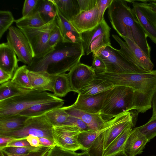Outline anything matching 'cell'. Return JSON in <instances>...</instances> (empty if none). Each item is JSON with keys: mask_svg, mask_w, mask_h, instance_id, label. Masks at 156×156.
<instances>
[{"mask_svg": "<svg viewBox=\"0 0 156 156\" xmlns=\"http://www.w3.org/2000/svg\"><path fill=\"white\" fill-rule=\"evenodd\" d=\"M95 78L107 80L115 86L130 87L134 93V110L144 113L152 108V101L156 91V70L140 73H96Z\"/></svg>", "mask_w": 156, "mask_h": 156, "instance_id": "6da1fadb", "label": "cell"}, {"mask_svg": "<svg viewBox=\"0 0 156 156\" xmlns=\"http://www.w3.org/2000/svg\"><path fill=\"white\" fill-rule=\"evenodd\" d=\"M127 2L126 0H112L108 8L109 20L119 36L134 42L151 58V48L147 36Z\"/></svg>", "mask_w": 156, "mask_h": 156, "instance_id": "7a4b0ae2", "label": "cell"}, {"mask_svg": "<svg viewBox=\"0 0 156 156\" xmlns=\"http://www.w3.org/2000/svg\"><path fill=\"white\" fill-rule=\"evenodd\" d=\"M85 55L82 43L62 41L44 56L34 58L31 64L27 66V69L33 71H45L56 76L70 71Z\"/></svg>", "mask_w": 156, "mask_h": 156, "instance_id": "3957f363", "label": "cell"}, {"mask_svg": "<svg viewBox=\"0 0 156 156\" xmlns=\"http://www.w3.org/2000/svg\"><path fill=\"white\" fill-rule=\"evenodd\" d=\"M134 93L131 88L115 86L110 90L104 101L100 112L106 121L122 113L134 110Z\"/></svg>", "mask_w": 156, "mask_h": 156, "instance_id": "277c9868", "label": "cell"}, {"mask_svg": "<svg viewBox=\"0 0 156 156\" xmlns=\"http://www.w3.org/2000/svg\"><path fill=\"white\" fill-rule=\"evenodd\" d=\"M59 98L46 91L33 90L22 95L0 101V118L18 114L35 105Z\"/></svg>", "mask_w": 156, "mask_h": 156, "instance_id": "5b68a950", "label": "cell"}, {"mask_svg": "<svg viewBox=\"0 0 156 156\" xmlns=\"http://www.w3.org/2000/svg\"><path fill=\"white\" fill-rule=\"evenodd\" d=\"M56 24L55 17L40 27L19 28L29 42L34 58L43 57L53 51L49 46L48 41L50 32Z\"/></svg>", "mask_w": 156, "mask_h": 156, "instance_id": "8992f818", "label": "cell"}, {"mask_svg": "<svg viewBox=\"0 0 156 156\" xmlns=\"http://www.w3.org/2000/svg\"><path fill=\"white\" fill-rule=\"evenodd\" d=\"M53 126L48 120L45 115L29 117L22 128L16 130L0 133V136L23 140L26 139L27 137L30 135L39 138H45L54 142Z\"/></svg>", "mask_w": 156, "mask_h": 156, "instance_id": "52a82bcc", "label": "cell"}, {"mask_svg": "<svg viewBox=\"0 0 156 156\" xmlns=\"http://www.w3.org/2000/svg\"><path fill=\"white\" fill-rule=\"evenodd\" d=\"M100 56L106 67L105 72L112 73H144L145 71L134 66L126 60L111 45L101 48L92 56Z\"/></svg>", "mask_w": 156, "mask_h": 156, "instance_id": "ba28073f", "label": "cell"}, {"mask_svg": "<svg viewBox=\"0 0 156 156\" xmlns=\"http://www.w3.org/2000/svg\"><path fill=\"white\" fill-rule=\"evenodd\" d=\"M112 1L97 0L94 8L88 11L80 12L70 22L81 34L93 29L105 20V12Z\"/></svg>", "mask_w": 156, "mask_h": 156, "instance_id": "9c48e42d", "label": "cell"}, {"mask_svg": "<svg viewBox=\"0 0 156 156\" xmlns=\"http://www.w3.org/2000/svg\"><path fill=\"white\" fill-rule=\"evenodd\" d=\"M111 28L105 20L93 29L82 33L85 54L94 53L101 48L111 45Z\"/></svg>", "mask_w": 156, "mask_h": 156, "instance_id": "30bf717a", "label": "cell"}, {"mask_svg": "<svg viewBox=\"0 0 156 156\" xmlns=\"http://www.w3.org/2000/svg\"><path fill=\"white\" fill-rule=\"evenodd\" d=\"M132 4V9L140 25L152 41L156 44V10L144 0H126Z\"/></svg>", "mask_w": 156, "mask_h": 156, "instance_id": "8fae6325", "label": "cell"}, {"mask_svg": "<svg viewBox=\"0 0 156 156\" xmlns=\"http://www.w3.org/2000/svg\"><path fill=\"white\" fill-rule=\"evenodd\" d=\"M7 42L17 56L19 61L30 65L34 58L29 42L23 32L18 27L11 26L6 37Z\"/></svg>", "mask_w": 156, "mask_h": 156, "instance_id": "7c38bea8", "label": "cell"}, {"mask_svg": "<svg viewBox=\"0 0 156 156\" xmlns=\"http://www.w3.org/2000/svg\"><path fill=\"white\" fill-rule=\"evenodd\" d=\"M73 126L66 125L53 126V136L56 146L73 152L83 150L77 141V135L81 132Z\"/></svg>", "mask_w": 156, "mask_h": 156, "instance_id": "4fadbf2b", "label": "cell"}, {"mask_svg": "<svg viewBox=\"0 0 156 156\" xmlns=\"http://www.w3.org/2000/svg\"><path fill=\"white\" fill-rule=\"evenodd\" d=\"M73 92H78L95 78L96 73L91 66L80 62L67 73Z\"/></svg>", "mask_w": 156, "mask_h": 156, "instance_id": "5bb4252c", "label": "cell"}, {"mask_svg": "<svg viewBox=\"0 0 156 156\" xmlns=\"http://www.w3.org/2000/svg\"><path fill=\"white\" fill-rule=\"evenodd\" d=\"M109 90L90 96L78 94L76 100L72 105L75 108L87 112L100 113L104 101Z\"/></svg>", "mask_w": 156, "mask_h": 156, "instance_id": "9a60e30c", "label": "cell"}, {"mask_svg": "<svg viewBox=\"0 0 156 156\" xmlns=\"http://www.w3.org/2000/svg\"><path fill=\"white\" fill-rule=\"evenodd\" d=\"M69 115L77 118L85 122L89 129L98 130L101 129L106 122L101 114L91 113L84 111L74 107L72 105L62 107Z\"/></svg>", "mask_w": 156, "mask_h": 156, "instance_id": "2e32d148", "label": "cell"}, {"mask_svg": "<svg viewBox=\"0 0 156 156\" xmlns=\"http://www.w3.org/2000/svg\"><path fill=\"white\" fill-rule=\"evenodd\" d=\"M56 22L62 36V42L71 43H82V34L78 32L70 21L61 14L56 8Z\"/></svg>", "mask_w": 156, "mask_h": 156, "instance_id": "e0dca14e", "label": "cell"}, {"mask_svg": "<svg viewBox=\"0 0 156 156\" xmlns=\"http://www.w3.org/2000/svg\"><path fill=\"white\" fill-rule=\"evenodd\" d=\"M27 73L33 90L53 92V87L56 76L51 75L45 71L35 72L28 70Z\"/></svg>", "mask_w": 156, "mask_h": 156, "instance_id": "ac0fdd59", "label": "cell"}, {"mask_svg": "<svg viewBox=\"0 0 156 156\" xmlns=\"http://www.w3.org/2000/svg\"><path fill=\"white\" fill-rule=\"evenodd\" d=\"M149 141L144 135L135 128L127 138L123 151L128 156H136L142 153Z\"/></svg>", "mask_w": 156, "mask_h": 156, "instance_id": "d6986e66", "label": "cell"}, {"mask_svg": "<svg viewBox=\"0 0 156 156\" xmlns=\"http://www.w3.org/2000/svg\"><path fill=\"white\" fill-rule=\"evenodd\" d=\"M19 60L14 51L7 42L0 44V68L13 75L19 67Z\"/></svg>", "mask_w": 156, "mask_h": 156, "instance_id": "ffe728a7", "label": "cell"}, {"mask_svg": "<svg viewBox=\"0 0 156 156\" xmlns=\"http://www.w3.org/2000/svg\"><path fill=\"white\" fill-rule=\"evenodd\" d=\"M64 104V100L59 98L56 99L34 105L18 115L29 117L40 116L62 107Z\"/></svg>", "mask_w": 156, "mask_h": 156, "instance_id": "44dd1931", "label": "cell"}, {"mask_svg": "<svg viewBox=\"0 0 156 156\" xmlns=\"http://www.w3.org/2000/svg\"><path fill=\"white\" fill-rule=\"evenodd\" d=\"M114 86L112 83L107 80L95 78L78 93L84 95H93L109 90Z\"/></svg>", "mask_w": 156, "mask_h": 156, "instance_id": "7402d4cb", "label": "cell"}, {"mask_svg": "<svg viewBox=\"0 0 156 156\" xmlns=\"http://www.w3.org/2000/svg\"><path fill=\"white\" fill-rule=\"evenodd\" d=\"M51 1L61 14L69 21L80 12L77 0Z\"/></svg>", "mask_w": 156, "mask_h": 156, "instance_id": "603a6c76", "label": "cell"}, {"mask_svg": "<svg viewBox=\"0 0 156 156\" xmlns=\"http://www.w3.org/2000/svg\"><path fill=\"white\" fill-rule=\"evenodd\" d=\"M122 38L127 43L142 69L147 72L153 70L154 65L151 58L147 56L134 42L127 38L124 37Z\"/></svg>", "mask_w": 156, "mask_h": 156, "instance_id": "cb8c5ba5", "label": "cell"}, {"mask_svg": "<svg viewBox=\"0 0 156 156\" xmlns=\"http://www.w3.org/2000/svg\"><path fill=\"white\" fill-rule=\"evenodd\" d=\"M29 118L16 115L0 118V133L16 130L22 128Z\"/></svg>", "mask_w": 156, "mask_h": 156, "instance_id": "d4e9b609", "label": "cell"}, {"mask_svg": "<svg viewBox=\"0 0 156 156\" xmlns=\"http://www.w3.org/2000/svg\"><path fill=\"white\" fill-rule=\"evenodd\" d=\"M135 126L133 123L129 125L104 151L103 156H109L123 150L127 138Z\"/></svg>", "mask_w": 156, "mask_h": 156, "instance_id": "484cf974", "label": "cell"}, {"mask_svg": "<svg viewBox=\"0 0 156 156\" xmlns=\"http://www.w3.org/2000/svg\"><path fill=\"white\" fill-rule=\"evenodd\" d=\"M31 90L18 86L10 80L0 84V101L25 94Z\"/></svg>", "mask_w": 156, "mask_h": 156, "instance_id": "4316f807", "label": "cell"}, {"mask_svg": "<svg viewBox=\"0 0 156 156\" xmlns=\"http://www.w3.org/2000/svg\"><path fill=\"white\" fill-rule=\"evenodd\" d=\"M53 88V94L58 98L64 97L69 92L73 91L68 74L64 73L56 76Z\"/></svg>", "mask_w": 156, "mask_h": 156, "instance_id": "83f0119b", "label": "cell"}, {"mask_svg": "<svg viewBox=\"0 0 156 156\" xmlns=\"http://www.w3.org/2000/svg\"><path fill=\"white\" fill-rule=\"evenodd\" d=\"M36 11L46 24L56 17V8L51 0H40Z\"/></svg>", "mask_w": 156, "mask_h": 156, "instance_id": "f1b7e54d", "label": "cell"}, {"mask_svg": "<svg viewBox=\"0 0 156 156\" xmlns=\"http://www.w3.org/2000/svg\"><path fill=\"white\" fill-rule=\"evenodd\" d=\"M16 27H36L42 26L46 23L44 22L38 12L36 11L29 16L22 17L15 20Z\"/></svg>", "mask_w": 156, "mask_h": 156, "instance_id": "f546056e", "label": "cell"}, {"mask_svg": "<svg viewBox=\"0 0 156 156\" xmlns=\"http://www.w3.org/2000/svg\"><path fill=\"white\" fill-rule=\"evenodd\" d=\"M28 70L26 65L19 67L14 72L11 80L21 87L33 90L28 75Z\"/></svg>", "mask_w": 156, "mask_h": 156, "instance_id": "4dcf8cb0", "label": "cell"}, {"mask_svg": "<svg viewBox=\"0 0 156 156\" xmlns=\"http://www.w3.org/2000/svg\"><path fill=\"white\" fill-rule=\"evenodd\" d=\"M101 133H102L101 129L98 130L88 129L79 133L77 135V141L83 150L87 151Z\"/></svg>", "mask_w": 156, "mask_h": 156, "instance_id": "1f68e13d", "label": "cell"}, {"mask_svg": "<svg viewBox=\"0 0 156 156\" xmlns=\"http://www.w3.org/2000/svg\"><path fill=\"white\" fill-rule=\"evenodd\" d=\"M112 37L120 46V49H117V51L130 63L141 70L144 71L142 69L126 42L123 41L117 35L112 34Z\"/></svg>", "mask_w": 156, "mask_h": 156, "instance_id": "d6a6232c", "label": "cell"}, {"mask_svg": "<svg viewBox=\"0 0 156 156\" xmlns=\"http://www.w3.org/2000/svg\"><path fill=\"white\" fill-rule=\"evenodd\" d=\"M45 115L48 120L53 126L63 125L69 116L62 107L49 111Z\"/></svg>", "mask_w": 156, "mask_h": 156, "instance_id": "836d02e7", "label": "cell"}, {"mask_svg": "<svg viewBox=\"0 0 156 156\" xmlns=\"http://www.w3.org/2000/svg\"><path fill=\"white\" fill-rule=\"evenodd\" d=\"M105 131L97 136L90 147L86 151L90 156H103Z\"/></svg>", "mask_w": 156, "mask_h": 156, "instance_id": "e575fe53", "label": "cell"}, {"mask_svg": "<svg viewBox=\"0 0 156 156\" xmlns=\"http://www.w3.org/2000/svg\"><path fill=\"white\" fill-rule=\"evenodd\" d=\"M15 20L9 11H0V39L5 32L9 29Z\"/></svg>", "mask_w": 156, "mask_h": 156, "instance_id": "d590c367", "label": "cell"}, {"mask_svg": "<svg viewBox=\"0 0 156 156\" xmlns=\"http://www.w3.org/2000/svg\"><path fill=\"white\" fill-rule=\"evenodd\" d=\"M135 128L149 141L156 136V118L150 119L145 124Z\"/></svg>", "mask_w": 156, "mask_h": 156, "instance_id": "8d00e7d4", "label": "cell"}, {"mask_svg": "<svg viewBox=\"0 0 156 156\" xmlns=\"http://www.w3.org/2000/svg\"><path fill=\"white\" fill-rule=\"evenodd\" d=\"M42 146H43L37 147L31 146L21 147H9L0 149V150L2 151L4 153L24 155L37 151L39 150Z\"/></svg>", "mask_w": 156, "mask_h": 156, "instance_id": "74e56055", "label": "cell"}, {"mask_svg": "<svg viewBox=\"0 0 156 156\" xmlns=\"http://www.w3.org/2000/svg\"><path fill=\"white\" fill-rule=\"evenodd\" d=\"M62 41V38L60 32L56 24L50 32L48 40V44L50 48L53 50L57 44Z\"/></svg>", "mask_w": 156, "mask_h": 156, "instance_id": "f35d334b", "label": "cell"}, {"mask_svg": "<svg viewBox=\"0 0 156 156\" xmlns=\"http://www.w3.org/2000/svg\"><path fill=\"white\" fill-rule=\"evenodd\" d=\"M40 0H25L22 11V17L29 16L36 11Z\"/></svg>", "mask_w": 156, "mask_h": 156, "instance_id": "ab89813d", "label": "cell"}, {"mask_svg": "<svg viewBox=\"0 0 156 156\" xmlns=\"http://www.w3.org/2000/svg\"><path fill=\"white\" fill-rule=\"evenodd\" d=\"M79 153L62 149L57 146L52 147L45 156H78Z\"/></svg>", "mask_w": 156, "mask_h": 156, "instance_id": "60d3db41", "label": "cell"}, {"mask_svg": "<svg viewBox=\"0 0 156 156\" xmlns=\"http://www.w3.org/2000/svg\"><path fill=\"white\" fill-rule=\"evenodd\" d=\"M63 124L76 127L81 131L89 129L87 125L82 120L77 118L70 115H69L66 121Z\"/></svg>", "mask_w": 156, "mask_h": 156, "instance_id": "b9f144b4", "label": "cell"}, {"mask_svg": "<svg viewBox=\"0 0 156 156\" xmlns=\"http://www.w3.org/2000/svg\"><path fill=\"white\" fill-rule=\"evenodd\" d=\"M92 56L93 59L91 66L95 73H101L105 72L106 66L102 58L97 55Z\"/></svg>", "mask_w": 156, "mask_h": 156, "instance_id": "7bdbcfd3", "label": "cell"}, {"mask_svg": "<svg viewBox=\"0 0 156 156\" xmlns=\"http://www.w3.org/2000/svg\"><path fill=\"white\" fill-rule=\"evenodd\" d=\"M80 12L90 10L95 7L97 0H77Z\"/></svg>", "mask_w": 156, "mask_h": 156, "instance_id": "ee69618b", "label": "cell"}, {"mask_svg": "<svg viewBox=\"0 0 156 156\" xmlns=\"http://www.w3.org/2000/svg\"><path fill=\"white\" fill-rule=\"evenodd\" d=\"M52 147H53L42 146L38 151L32 152L26 154L18 155L10 154L8 153H4L6 156H45L49 151Z\"/></svg>", "mask_w": 156, "mask_h": 156, "instance_id": "f6af8a7d", "label": "cell"}, {"mask_svg": "<svg viewBox=\"0 0 156 156\" xmlns=\"http://www.w3.org/2000/svg\"><path fill=\"white\" fill-rule=\"evenodd\" d=\"M31 146L26 139L13 141L0 147V149L9 147H21Z\"/></svg>", "mask_w": 156, "mask_h": 156, "instance_id": "bcb514c9", "label": "cell"}, {"mask_svg": "<svg viewBox=\"0 0 156 156\" xmlns=\"http://www.w3.org/2000/svg\"><path fill=\"white\" fill-rule=\"evenodd\" d=\"M13 75L0 68V84L3 83L11 80Z\"/></svg>", "mask_w": 156, "mask_h": 156, "instance_id": "7dc6e473", "label": "cell"}, {"mask_svg": "<svg viewBox=\"0 0 156 156\" xmlns=\"http://www.w3.org/2000/svg\"><path fill=\"white\" fill-rule=\"evenodd\" d=\"M26 140L32 147H37L42 146L40 144L39 138L37 136L30 135L27 137Z\"/></svg>", "mask_w": 156, "mask_h": 156, "instance_id": "c3c4849f", "label": "cell"}, {"mask_svg": "<svg viewBox=\"0 0 156 156\" xmlns=\"http://www.w3.org/2000/svg\"><path fill=\"white\" fill-rule=\"evenodd\" d=\"M40 144L44 147H53L56 146L54 142L48 139L44 138H39Z\"/></svg>", "mask_w": 156, "mask_h": 156, "instance_id": "681fc988", "label": "cell"}, {"mask_svg": "<svg viewBox=\"0 0 156 156\" xmlns=\"http://www.w3.org/2000/svg\"><path fill=\"white\" fill-rule=\"evenodd\" d=\"M19 140H21L14 138L0 136V147L4 146L8 143L13 141Z\"/></svg>", "mask_w": 156, "mask_h": 156, "instance_id": "f907efd6", "label": "cell"}, {"mask_svg": "<svg viewBox=\"0 0 156 156\" xmlns=\"http://www.w3.org/2000/svg\"><path fill=\"white\" fill-rule=\"evenodd\" d=\"M152 114L150 119L156 118V91L153 96L152 101Z\"/></svg>", "mask_w": 156, "mask_h": 156, "instance_id": "816d5d0a", "label": "cell"}, {"mask_svg": "<svg viewBox=\"0 0 156 156\" xmlns=\"http://www.w3.org/2000/svg\"><path fill=\"white\" fill-rule=\"evenodd\" d=\"M109 156H128L125 153L123 150L120 151Z\"/></svg>", "mask_w": 156, "mask_h": 156, "instance_id": "f5cc1de1", "label": "cell"}, {"mask_svg": "<svg viewBox=\"0 0 156 156\" xmlns=\"http://www.w3.org/2000/svg\"><path fill=\"white\" fill-rule=\"evenodd\" d=\"M146 2H148V4L151 6L156 9V0H144Z\"/></svg>", "mask_w": 156, "mask_h": 156, "instance_id": "db71d44e", "label": "cell"}, {"mask_svg": "<svg viewBox=\"0 0 156 156\" xmlns=\"http://www.w3.org/2000/svg\"><path fill=\"white\" fill-rule=\"evenodd\" d=\"M78 156H90L87 151H84L82 153H79Z\"/></svg>", "mask_w": 156, "mask_h": 156, "instance_id": "11a10c76", "label": "cell"}, {"mask_svg": "<svg viewBox=\"0 0 156 156\" xmlns=\"http://www.w3.org/2000/svg\"><path fill=\"white\" fill-rule=\"evenodd\" d=\"M0 151V156H5L4 153L1 150Z\"/></svg>", "mask_w": 156, "mask_h": 156, "instance_id": "9f6ffc18", "label": "cell"}]
</instances>
